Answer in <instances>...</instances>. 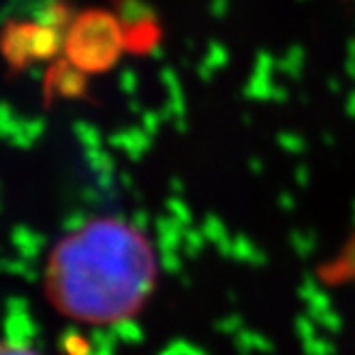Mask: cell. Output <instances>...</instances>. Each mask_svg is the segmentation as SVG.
I'll return each instance as SVG.
<instances>
[{
	"instance_id": "obj_1",
	"label": "cell",
	"mask_w": 355,
	"mask_h": 355,
	"mask_svg": "<svg viewBox=\"0 0 355 355\" xmlns=\"http://www.w3.org/2000/svg\"><path fill=\"white\" fill-rule=\"evenodd\" d=\"M157 281L159 259L148 236L129 220L98 216L56 242L43 289L62 317L114 325L144 311Z\"/></svg>"
},
{
	"instance_id": "obj_2",
	"label": "cell",
	"mask_w": 355,
	"mask_h": 355,
	"mask_svg": "<svg viewBox=\"0 0 355 355\" xmlns=\"http://www.w3.org/2000/svg\"><path fill=\"white\" fill-rule=\"evenodd\" d=\"M124 47L120 24L107 13H88L80 19L73 35V56L80 67L105 71L116 62Z\"/></svg>"
},
{
	"instance_id": "obj_3",
	"label": "cell",
	"mask_w": 355,
	"mask_h": 355,
	"mask_svg": "<svg viewBox=\"0 0 355 355\" xmlns=\"http://www.w3.org/2000/svg\"><path fill=\"white\" fill-rule=\"evenodd\" d=\"M0 355H41L28 347H19V345H11V343H0Z\"/></svg>"
}]
</instances>
